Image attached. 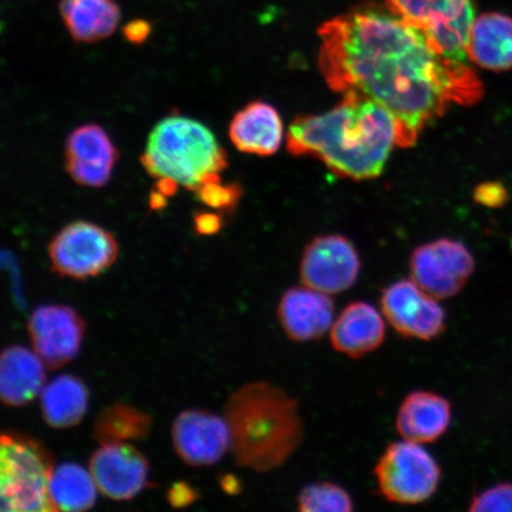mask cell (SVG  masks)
Here are the masks:
<instances>
[{
  "mask_svg": "<svg viewBox=\"0 0 512 512\" xmlns=\"http://www.w3.org/2000/svg\"><path fill=\"white\" fill-rule=\"evenodd\" d=\"M475 201L486 208H501L508 201V192L501 183H482L475 189Z\"/></svg>",
  "mask_w": 512,
  "mask_h": 512,
  "instance_id": "obj_29",
  "label": "cell"
},
{
  "mask_svg": "<svg viewBox=\"0 0 512 512\" xmlns=\"http://www.w3.org/2000/svg\"><path fill=\"white\" fill-rule=\"evenodd\" d=\"M388 8L424 32L440 55L466 62L475 8L472 0H384Z\"/></svg>",
  "mask_w": 512,
  "mask_h": 512,
  "instance_id": "obj_7",
  "label": "cell"
},
{
  "mask_svg": "<svg viewBox=\"0 0 512 512\" xmlns=\"http://www.w3.org/2000/svg\"><path fill=\"white\" fill-rule=\"evenodd\" d=\"M85 331L80 313L66 305L38 306L28 322L32 349L50 370L60 369L78 356Z\"/></svg>",
  "mask_w": 512,
  "mask_h": 512,
  "instance_id": "obj_12",
  "label": "cell"
},
{
  "mask_svg": "<svg viewBox=\"0 0 512 512\" xmlns=\"http://www.w3.org/2000/svg\"><path fill=\"white\" fill-rule=\"evenodd\" d=\"M140 160L152 177L174 178L192 191L219 181L228 166L227 152L209 128L181 115H171L153 128Z\"/></svg>",
  "mask_w": 512,
  "mask_h": 512,
  "instance_id": "obj_4",
  "label": "cell"
},
{
  "mask_svg": "<svg viewBox=\"0 0 512 512\" xmlns=\"http://www.w3.org/2000/svg\"><path fill=\"white\" fill-rule=\"evenodd\" d=\"M221 485L224 491L227 492V494H238L239 492V482L238 479L232 477V476H226L221 480Z\"/></svg>",
  "mask_w": 512,
  "mask_h": 512,
  "instance_id": "obj_35",
  "label": "cell"
},
{
  "mask_svg": "<svg viewBox=\"0 0 512 512\" xmlns=\"http://www.w3.org/2000/svg\"><path fill=\"white\" fill-rule=\"evenodd\" d=\"M380 305L384 318L402 337L430 342L446 330L443 305L412 279H401L384 288Z\"/></svg>",
  "mask_w": 512,
  "mask_h": 512,
  "instance_id": "obj_10",
  "label": "cell"
},
{
  "mask_svg": "<svg viewBox=\"0 0 512 512\" xmlns=\"http://www.w3.org/2000/svg\"><path fill=\"white\" fill-rule=\"evenodd\" d=\"M299 273L303 285L335 296L357 283L360 255L345 236H318L306 246Z\"/></svg>",
  "mask_w": 512,
  "mask_h": 512,
  "instance_id": "obj_11",
  "label": "cell"
},
{
  "mask_svg": "<svg viewBox=\"0 0 512 512\" xmlns=\"http://www.w3.org/2000/svg\"><path fill=\"white\" fill-rule=\"evenodd\" d=\"M53 457L40 441L8 432L0 443V501L10 512H55L50 497Z\"/></svg>",
  "mask_w": 512,
  "mask_h": 512,
  "instance_id": "obj_5",
  "label": "cell"
},
{
  "mask_svg": "<svg viewBox=\"0 0 512 512\" xmlns=\"http://www.w3.org/2000/svg\"><path fill=\"white\" fill-rule=\"evenodd\" d=\"M59 11L70 36L79 43L105 40L121 19L115 0H60Z\"/></svg>",
  "mask_w": 512,
  "mask_h": 512,
  "instance_id": "obj_22",
  "label": "cell"
},
{
  "mask_svg": "<svg viewBox=\"0 0 512 512\" xmlns=\"http://www.w3.org/2000/svg\"><path fill=\"white\" fill-rule=\"evenodd\" d=\"M382 311L367 302H352L344 307L330 329V342L339 354L362 358L379 349L386 339Z\"/></svg>",
  "mask_w": 512,
  "mask_h": 512,
  "instance_id": "obj_17",
  "label": "cell"
},
{
  "mask_svg": "<svg viewBox=\"0 0 512 512\" xmlns=\"http://www.w3.org/2000/svg\"><path fill=\"white\" fill-rule=\"evenodd\" d=\"M229 137L236 149L243 153L272 156L283 143V120L272 105L253 101L230 121Z\"/></svg>",
  "mask_w": 512,
  "mask_h": 512,
  "instance_id": "obj_19",
  "label": "cell"
},
{
  "mask_svg": "<svg viewBox=\"0 0 512 512\" xmlns=\"http://www.w3.org/2000/svg\"><path fill=\"white\" fill-rule=\"evenodd\" d=\"M171 433L178 457L190 466L214 465L232 450V432L227 420L206 411L182 412L174 421Z\"/></svg>",
  "mask_w": 512,
  "mask_h": 512,
  "instance_id": "obj_13",
  "label": "cell"
},
{
  "mask_svg": "<svg viewBox=\"0 0 512 512\" xmlns=\"http://www.w3.org/2000/svg\"><path fill=\"white\" fill-rule=\"evenodd\" d=\"M152 418L139 409L115 402L102 409L93 428V439L100 445L142 440L150 434Z\"/></svg>",
  "mask_w": 512,
  "mask_h": 512,
  "instance_id": "obj_25",
  "label": "cell"
},
{
  "mask_svg": "<svg viewBox=\"0 0 512 512\" xmlns=\"http://www.w3.org/2000/svg\"><path fill=\"white\" fill-rule=\"evenodd\" d=\"M168 206V197L159 192L157 189L152 190L149 197V207L153 211L165 209Z\"/></svg>",
  "mask_w": 512,
  "mask_h": 512,
  "instance_id": "obj_34",
  "label": "cell"
},
{
  "mask_svg": "<svg viewBox=\"0 0 512 512\" xmlns=\"http://www.w3.org/2000/svg\"><path fill=\"white\" fill-rule=\"evenodd\" d=\"M46 364L35 351L11 345L0 358V398L5 406L22 407L46 386Z\"/></svg>",
  "mask_w": 512,
  "mask_h": 512,
  "instance_id": "obj_20",
  "label": "cell"
},
{
  "mask_svg": "<svg viewBox=\"0 0 512 512\" xmlns=\"http://www.w3.org/2000/svg\"><path fill=\"white\" fill-rule=\"evenodd\" d=\"M467 57L491 72L512 69V17L501 12H485L472 22Z\"/></svg>",
  "mask_w": 512,
  "mask_h": 512,
  "instance_id": "obj_21",
  "label": "cell"
},
{
  "mask_svg": "<svg viewBox=\"0 0 512 512\" xmlns=\"http://www.w3.org/2000/svg\"><path fill=\"white\" fill-rule=\"evenodd\" d=\"M278 322L293 342L317 341L335 322V304L329 294L303 286L291 287L281 296Z\"/></svg>",
  "mask_w": 512,
  "mask_h": 512,
  "instance_id": "obj_16",
  "label": "cell"
},
{
  "mask_svg": "<svg viewBox=\"0 0 512 512\" xmlns=\"http://www.w3.org/2000/svg\"><path fill=\"white\" fill-rule=\"evenodd\" d=\"M195 192L198 202L221 214L233 213L242 196L238 183L223 184L221 179L203 184Z\"/></svg>",
  "mask_w": 512,
  "mask_h": 512,
  "instance_id": "obj_27",
  "label": "cell"
},
{
  "mask_svg": "<svg viewBox=\"0 0 512 512\" xmlns=\"http://www.w3.org/2000/svg\"><path fill=\"white\" fill-rule=\"evenodd\" d=\"M48 253L51 270L60 277L86 280L98 277L117 261L119 246L98 224L75 221L54 236Z\"/></svg>",
  "mask_w": 512,
  "mask_h": 512,
  "instance_id": "obj_8",
  "label": "cell"
},
{
  "mask_svg": "<svg viewBox=\"0 0 512 512\" xmlns=\"http://www.w3.org/2000/svg\"><path fill=\"white\" fill-rule=\"evenodd\" d=\"M150 465L142 452L130 444L101 445L89 460V471L102 495L128 501L147 486Z\"/></svg>",
  "mask_w": 512,
  "mask_h": 512,
  "instance_id": "obj_14",
  "label": "cell"
},
{
  "mask_svg": "<svg viewBox=\"0 0 512 512\" xmlns=\"http://www.w3.org/2000/svg\"><path fill=\"white\" fill-rule=\"evenodd\" d=\"M49 490L56 511L74 512L93 508L99 491L91 471L74 463L54 467Z\"/></svg>",
  "mask_w": 512,
  "mask_h": 512,
  "instance_id": "obj_24",
  "label": "cell"
},
{
  "mask_svg": "<svg viewBox=\"0 0 512 512\" xmlns=\"http://www.w3.org/2000/svg\"><path fill=\"white\" fill-rule=\"evenodd\" d=\"M64 156L66 170L74 182L101 188L110 181L119 153L104 128L89 124L69 134Z\"/></svg>",
  "mask_w": 512,
  "mask_h": 512,
  "instance_id": "obj_15",
  "label": "cell"
},
{
  "mask_svg": "<svg viewBox=\"0 0 512 512\" xmlns=\"http://www.w3.org/2000/svg\"><path fill=\"white\" fill-rule=\"evenodd\" d=\"M198 498L197 491L185 482H179L171 486L168 491V501L175 508H185L194 503Z\"/></svg>",
  "mask_w": 512,
  "mask_h": 512,
  "instance_id": "obj_31",
  "label": "cell"
},
{
  "mask_svg": "<svg viewBox=\"0 0 512 512\" xmlns=\"http://www.w3.org/2000/svg\"><path fill=\"white\" fill-rule=\"evenodd\" d=\"M88 401V389L79 377L57 376L41 392L43 419L56 430L79 425L87 413Z\"/></svg>",
  "mask_w": 512,
  "mask_h": 512,
  "instance_id": "obj_23",
  "label": "cell"
},
{
  "mask_svg": "<svg viewBox=\"0 0 512 512\" xmlns=\"http://www.w3.org/2000/svg\"><path fill=\"white\" fill-rule=\"evenodd\" d=\"M223 219L220 214L210 211H198L194 215L195 232L201 236H211L220 232Z\"/></svg>",
  "mask_w": 512,
  "mask_h": 512,
  "instance_id": "obj_30",
  "label": "cell"
},
{
  "mask_svg": "<svg viewBox=\"0 0 512 512\" xmlns=\"http://www.w3.org/2000/svg\"><path fill=\"white\" fill-rule=\"evenodd\" d=\"M470 511H512V484L498 483L473 495Z\"/></svg>",
  "mask_w": 512,
  "mask_h": 512,
  "instance_id": "obj_28",
  "label": "cell"
},
{
  "mask_svg": "<svg viewBox=\"0 0 512 512\" xmlns=\"http://www.w3.org/2000/svg\"><path fill=\"white\" fill-rule=\"evenodd\" d=\"M374 476L380 494L388 502L418 505L438 491L443 471L425 447L403 439L384 448Z\"/></svg>",
  "mask_w": 512,
  "mask_h": 512,
  "instance_id": "obj_6",
  "label": "cell"
},
{
  "mask_svg": "<svg viewBox=\"0 0 512 512\" xmlns=\"http://www.w3.org/2000/svg\"><path fill=\"white\" fill-rule=\"evenodd\" d=\"M179 183L175 181L174 178L170 177H160L156 183V189L159 192H162L166 197H171L176 195L178 190Z\"/></svg>",
  "mask_w": 512,
  "mask_h": 512,
  "instance_id": "obj_33",
  "label": "cell"
},
{
  "mask_svg": "<svg viewBox=\"0 0 512 512\" xmlns=\"http://www.w3.org/2000/svg\"><path fill=\"white\" fill-rule=\"evenodd\" d=\"M394 146H400L398 120L377 102L355 95H345L323 114L300 115L287 133L291 155L315 157L354 181L379 177Z\"/></svg>",
  "mask_w": 512,
  "mask_h": 512,
  "instance_id": "obj_2",
  "label": "cell"
},
{
  "mask_svg": "<svg viewBox=\"0 0 512 512\" xmlns=\"http://www.w3.org/2000/svg\"><path fill=\"white\" fill-rule=\"evenodd\" d=\"M411 279L439 300L458 296L476 270L473 255L464 243L448 238L414 249L409 260Z\"/></svg>",
  "mask_w": 512,
  "mask_h": 512,
  "instance_id": "obj_9",
  "label": "cell"
},
{
  "mask_svg": "<svg viewBox=\"0 0 512 512\" xmlns=\"http://www.w3.org/2000/svg\"><path fill=\"white\" fill-rule=\"evenodd\" d=\"M235 463L256 472L284 465L304 440L299 402L267 382L246 384L224 409Z\"/></svg>",
  "mask_w": 512,
  "mask_h": 512,
  "instance_id": "obj_3",
  "label": "cell"
},
{
  "mask_svg": "<svg viewBox=\"0 0 512 512\" xmlns=\"http://www.w3.org/2000/svg\"><path fill=\"white\" fill-rule=\"evenodd\" d=\"M152 31V25L145 19H134L130 23H127L123 29V35L126 41L136 44V46H142L150 37Z\"/></svg>",
  "mask_w": 512,
  "mask_h": 512,
  "instance_id": "obj_32",
  "label": "cell"
},
{
  "mask_svg": "<svg viewBox=\"0 0 512 512\" xmlns=\"http://www.w3.org/2000/svg\"><path fill=\"white\" fill-rule=\"evenodd\" d=\"M302 512H350L355 502L347 489L331 482H318L304 486L297 497Z\"/></svg>",
  "mask_w": 512,
  "mask_h": 512,
  "instance_id": "obj_26",
  "label": "cell"
},
{
  "mask_svg": "<svg viewBox=\"0 0 512 512\" xmlns=\"http://www.w3.org/2000/svg\"><path fill=\"white\" fill-rule=\"evenodd\" d=\"M318 36L326 83L387 108L400 125V147L418 142L452 104L472 106L483 98L475 70L440 55L424 32L384 3H362L329 19Z\"/></svg>",
  "mask_w": 512,
  "mask_h": 512,
  "instance_id": "obj_1",
  "label": "cell"
},
{
  "mask_svg": "<svg viewBox=\"0 0 512 512\" xmlns=\"http://www.w3.org/2000/svg\"><path fill=\"white\" fill-rule=\"evenodd\" d=\"M451 422L450 400L430 390H414L401 402L395 425L402 439L422 445L443 438Z\"/></svg>",
  "mask_w": 512,
  "mask_h": 512,
  "instance_id": "obj_18",
  "label": "cell"
}]
</instances>
